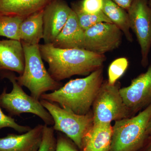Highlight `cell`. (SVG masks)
<instances>
[{
	"label": "cell",
	"mask_w": 151,
	"mask_h": 151,
	"mask_svg": "<svg viewBox=\"0 0 151 151\" xmlns=\"http://www.w3.org/2000/svg\"><path fill=\"white\" fill-rule=\"evenodd\" d=\"M42 59L48 63V72L60 82L75 75L88 76L103 67L106 58L84 49H62L51 44L39 45Z\"/></svg>",
	"instance_id": "cell-1"
},
{
	"label": "cell",
	"mask_w": 151,
	"mask_h": 151,
	"mask_svg": "<svg viewBox=\"0 0 151 151\" xmlns=\"http://www.w3.org/2000/svg\"><path fill=\"white\" fill-rule=\"evenodd\" d=\"M103 67L86 77L72 79L59 89L45 93L40 99L56 103L78 115L89 113L103 83Z\"/></svg>",
	"instance_id": "cell-2"
},
{
	"label": "cell",
	"mask_w": 151,
	"mask_h": 151,
	"mask_svg": "<svg viewBox=\"0 0 151 151\" xmlns=\"http://www.w3.org/2000/svg\"><path fill=\"white\" fill-rule=\"evenodd\" d=\"M22 44L24 53V70L22 74L16 76V78L21 86L29 89L32 97L40 100L42 94L59 89L62 83L54 80L47 70L41 55L40 44Z\"/></svg>",
	"instance_id": "cell-3"
},
{
	"label": "cell",
	"mask_w": 151,
	"mask_h": 151,
	"mask_svg": "<svg viewBox=\"0 0 151 151\" xmlns=\"http://www.w3.org/2000/svg\"><path fill=\"white\" fill-rule=\"evenodd\" d=\"M151 117V105L139 114L116 121L110 151H137L148 138L147 128Z\"/></svg>",
	"instance_id": "cell-4"
},
{
	"label": "cell",
	"mask_w": 151,
	"mask_h": 151,
	"mask_svg": "<svg viewBox=\"0 0 151 151\" xmlns=\"http://www.w3.org/2000/svg\"><path fill=\"white\" fill-rule=\"evenodd\" d=\"M40 101L53 119L54 131L64 133L83 150L84 138L94 124L92 111L85 115H78L56 103L42 99Z\"/></svg>",
	"instance_id": "cell-5"
},
{
	"label": "cell",
	"mask_w": 151,
	"mask_h": 151,
	"mask_svg": "<svg viewBox=\"0 0 151 151\" xmlns=\"http://www.w3.org/2000/svg\"><path fill=\"white\" fill-rule=\"evenodd\" d=\"M3 78H8L12 84L9 93L4 88L0 94V107L6 110L11 116H20L24 113H32L43 121L45 125H53V119L47 110L37 100L27 94L18 83L16 76L10 72H2Z\"/></svg>",
	"instance_id": "cell-6"
},
{
	"label": "cell",
	"mask_w": 151,
	"mask_h": 151,
	"mask_svg": "<svg viewBox=\"0 0 151 151\" xmlns=\"http://www.w3.org/2000/svg\"><path fill=\"white\" fill-rule=\"evenodd\" d=\"M118 84L103 82L92 104L94 124L111 123L132 116L125 105Z\"/></svg>",
	"instance_id": "cell-7"
},
{
	"label": "cell",
	"mask_w": 151,
	"mask_h": 151,
	"mask_svg": "<svg viewBox=\"0 0 151 151\" xmlns=\"http://www.w3.org/2000/svg\"><path fill=\"white\" fill-rule=\"evenodd\" d=\"M127 12L131 29L140 47L141 63L146 67L151 48V8L149 0H134Z\"/></svg>",
	"instance_id": "cell-8"
},
{
	"label": "cell",
	"mask_w": 151,
	"mask_h": 151,
	"mask_svg": "<svg viewBox=\"0 0 151 151\" xmlns=\"http://www.w3.org/2000/svg\"><path fill=\"white\" fill-rule=\"evenodd\" d=\"M123 33L111 23H100L84 31V49L104 54L114 50L122 43Z\"/></svg>",
	"instance_id": "cell-9"
},
{
	"label": "cell",
	"mask_w": 151,
	"mask_h": 151,
	"mask_svg": "<svg viewBox=\"0 0 151 151\" xmlns=\"http://www.w3.org/2000/svg\"><path fill=\"white\" fill-rule=\"evenodd\" d=\"M125 105L131 115L151 105V66L132 80L129 86L120 89Z\"/></svg>",
	"instance_id": "cell-10"
},
{
	"label": "cell",
	"mask_w": 151,
	"mask_h": 151,
	"mask_svg": "<svg viewBox=\"0 0 151 151\" xmlns=\"http://www.w3.org/2000/svg\"><path fill=\"white\" fill-rule=\"evenodd\" d=\"M71 10L64 0H53L44 9V44H52L66 23Z\"/></svg>",
	"instance_id": "cell-11"
},
{
	"label": "cell",
	"mask_w": 151,
	"mask_h": 151,
	"mask_svg": "<svg viewBox=\"0 0 151 151\" xmlns=\"http://www.w3.org/2000/svg\"><path fill=\"white\" fill-rule=\"evenodd\" d=\"M44 125H38L21 134H8L0 137V151H38L41 144Z\"/></svg>",
	"instance_id": "cell-12"
},
{
	"label": "cell",
	"mask_w": 151,
	"mask_h": 151,
	"mask_svg": "<svg viewBox=\"0 0 151 151\" xmlns=\"http://www.w3.org/2000/svg\"><path fill=\"white\" fill-rule=\"evenodd\" d=\"M24 50L20 41L0 40V71H14L21 75L24 70Z\"/></svg>",
	"instance_id": "cell-13"
},
{
	"label": "cell",
	"mask_w": 151,
	"mask_h": 151,
	"mask_svg": "<svg viewBox=\"0 0 151 151\" xmlns=\"http://www.w3.org/2000/svg\"><path fill=\"white\" fill-rule=\"evenodd\" d=\"M84 33L72 9L65 25L51 44L60 48L84 49Z\"/></svg>",
	"instance_id": "cell-14"
},
{
	"label": "cell",
	"mask_w": 151,
	"mask_h": 151,
	"mask_svg": "<svg viewBox=\"0 0 151 151\" xmlns=\"http://www.w3.org/2000/svg\"><path fill=\"white\" fill-rule=\"evenodd\" d=\"M113 128L111 123L94 124L84 141L86 151H110Z\"/></svg>",
	"instance_id": "cell-15"
},
{
	"label": "cell",
	"mask_w": 151,
	"mask_h": 151,
	"mask_svg": "<svg viewBox=\"0 0 151 151\" xmlns=\"http://www.w3.org/2000/svg\"><path fill=\"white\" fill-rule=\"evenodd\" d=\"M53 0H0V14L26 17L42 10Z\"/></svg>",
	"instance_id": "cell-16"
},
{
	"label": "cell",
	"mask_w": 151,
	"mask_h": 151,
	"mask_svg": "<svg viewBox=\"0 0 151 151\" xmlns=\"http://www.w3.org/2000/svg\"><path fill=\"white\" fill-rule=\"evenodd\" d=\"M43 9L27 17L22 22L20 28L21 42L30 45L40 44L43 37Z\"/></svg>",
	"instance_id": "cell-17"
},
{
	"label": "cell",
	"mask_w": 151,
	"mask_h": 151,
	"mask_svg": "<svg viewBox=\"0 0 151 151\" xmlns=\"http://www.w3.org/2000/svg\"><path fill=\"white\" fill-rule=\"evenodd\" d=\"M102 11L112 23L122 31L127 40L132 42L133 38L130 32L129 18L127 11L111 0H103Z\"/></svg>",
	"instance_id": "cell-18"
},
{
	"label": "cell",
	"mask_w": 151,
	"mask_h": 151,
	"mask_svg": "<svg viewBox=\"0 0 151 151\" xmlns=\"http://www.w3.org/2000/svg\"><path fill=\"white\" fill-rule=\"evenodd\" d=\"M25 18L15 15L0 14V36L20 41V26Z\"/></svg>",
	"instance_id": "cell-19"
},
{
	"label": "cell",
	"mask_w": 151,
	"mask_h": 151,
	"mask_svg": "<svg viewBox=\"0 0 151 151\" xmlns=\"http://www.w3.org/2000/svg\"><path fill=\"white\" fill-rule=\"evenodd\" d=\"M71 9L76 14L79 24L84 31L100 23H112L103 11L94 14L84 13L79 9L76 3H73Z\"/></svg>",
	"instance_id": "cell-20"
},
{
	"label": "cell",
	"mask_w": 151,
	"mask_h": 151,
	"mask_svg": "<svg viewBox=\"0 0 151 151\" xmlns=\"http://www.w3.org/2000/svg\"><path fill=\"white\" fill-rule=\"evenodd\" d=\"M128 65L129 61L125 57L119 58L111 63L108 70V83L112 85L116 84L125 73Z\"/></svg>",
	"instance_id": "cell-21"
},
{
	"label": "cell",
	"mask_w": 151,
	"mask_h": 151,
	"mask_svg": "<svg viewBox=\"0 0 151 151\" xmlns=\"http://www.w3.org/2000/svg\"><path fill=\"white\" fill-rule=\"evenodd\" d=\"M56 140L52 127L44 125L41 144L38 151H55Z\"/></svg>",
	"instance_id": "cell-22"
},
{
	"label": "cell",
	"mask_w": 151,
	"mask_h": 151,
	"mask_svg": "<svg viewBox=\"0 0 151 151\" xmlns=\"http://www.w3.org/2000/svg\"><path fill=\"white\" fill-rule=\"evenodd\" d=\"M5 128H12L19 133H25L32 129L28 126L17 124L14 119L4 113L0 107V130Z\"/></svg>",
	"instance_id": "cell-23"
},
{
	"label": "cell",
	"mask_w": 151,
	"mask_h": 151,
	"mask_svg": "<svg viewBox=\"0 0 151 151\" xmlns=\"http://www.w3.org/2000/svg\"><path fill=\"white\" fill-rule=\"evenodd\" d=\"M76 4L84 13L94 14L103 11V0H82L81 2Z\"/></svg>",
	"instance_id": "cell-24"
},
{
	"label": "cell",
	"mask_w": 151,
	"mask_h": 151,
	"mask_svg": "<svg viewBox=\"0 0 151 151\" xmlns=\"http://www.w3.org/2000/svg\"><path fill=\"white\" fill-rule=\"evenodd\" d=\"M55 151H78L67 139L59 136L56 140Z\"/></svg>",
	"instance_id": "cell-25"
},
{
	"label": "cell",
	"mask_w": 151,
	"mask_h": 151,
	"mask_svg": "<svg viewBox=\"0 0 151 151\" xmlns=\"http://www.w3.org/2000/svg\"><path fill=\"white\" fill-rule=\"evenodd\" d=\"M122 8L128 11L134 0H111Z\"/></svg>",
	"instance_id": "cell-26"
},
{
	"label": "cell",
	"mask_w": 151,
	"mask_h": 151,
	"mask_svg": "<svg viewBox=\"0 0 151 151\" xmlns=\"http://www.w3.org/2000/svg\"><path fill=\"white\" fill-rule=\"evenodd\" d=\"M147 136H151V117L149 120L147 128Z\"/></svg>",
	"instance_id": "cell-27"
},
{
	"label": "cell",
	"mask_w": 151,
	"mask_h": 151,
	"mask_svg": "<svg viewBox=\"0 0 151 151\" xmlns=\"http://www.w3.org/2000/svg\"><path fill=\"white\" fill-rule=\"evenodd\" d=\"M149 137H151V136H149ZM145 151H151V138L150 141H149L148 144L146 146Z\"/></svg>",
	"instance_id": "cell-28"
},
{
	"label": "cell",
	"mask_w": 151,
	"mask_h": 151,
	"mask_svg": "<svg viewBox=\"0 0 151 151\" xmlns=\"http://www.w3.org/2000/svg\"><path fill=\"white\" fill-rule=\"evenodd\" d=\"M149 5H150V6L151 8V0H149Z\"/></svg>",
	"instance_id": "cell-29"
},
{
	"label": "cell",
	"mask_w": 151,
	"mask_h": 151,
	"mask_svg": "<svg viewBox=\"0 0 151 151\" xmlns=\"http://www.w3.org/2000/svg\"><path fill=\"white\" fill-rule=\"evenodd\" d=\"M81 151H86V150H84V149H83V150H82Z\"/></svg>",
	"instance_id": "cell-30"
},
{
	"label": "cell",
	"mask_w": 151,
	"mask_h": 151,
	"mask_svg": "<svg viewBox=\"0 0 151 151\" xmlns=\"http://www.w3.org/2000/svg\"><path fill=\"white\" fill-rule=\"evenodd\" d=\"M150 66H151V61L150 65Z\"/></svg>",
	"instance_id": "cell-31"
}]
</instances>
